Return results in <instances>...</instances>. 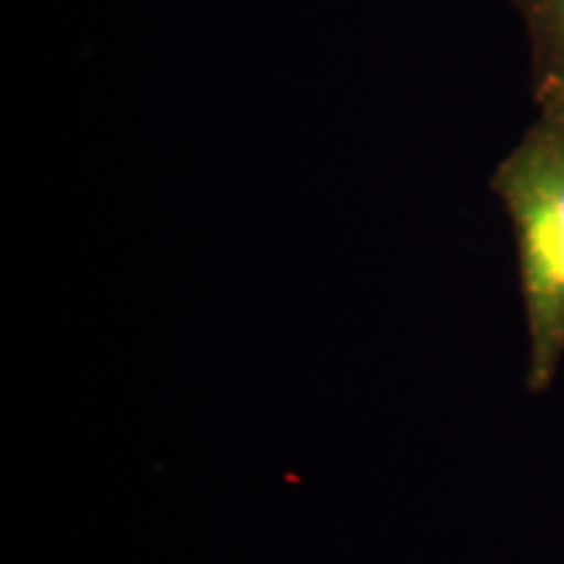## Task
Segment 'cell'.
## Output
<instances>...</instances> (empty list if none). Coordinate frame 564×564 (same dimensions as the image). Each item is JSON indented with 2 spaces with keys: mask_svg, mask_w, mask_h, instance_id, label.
<instances>
[{
  "mask_svg": "<svg viewBox=\"0 0 564 564\" xmlns=\"http://www.w3.org/2000/svg\"><path fill=\"white\" fill-rule=\"evenodd\" d=\"M491 192L510 215L528 324V390L544 392L564 358V100L499 162Z\"/></svg>",
  "mask_w": 564,
  "mask_h": 564,
  "instance_id": "1",
  "label": "cell"
},
{
  "mask_svg": "<svg viewBox=\"0 0 564 564\" xmlns=\"http://www.w3.org/2000/svg\"><path fill=\"white\" fill-rule=\"evenodd\" d=\"M531 42L535 105L564 100V0H510Z\"/></svg>",
  "mask_w": 564,
  "mask_h": 564,
  "instance_id": "2",
  "label": "cell"
}]
</instances>
